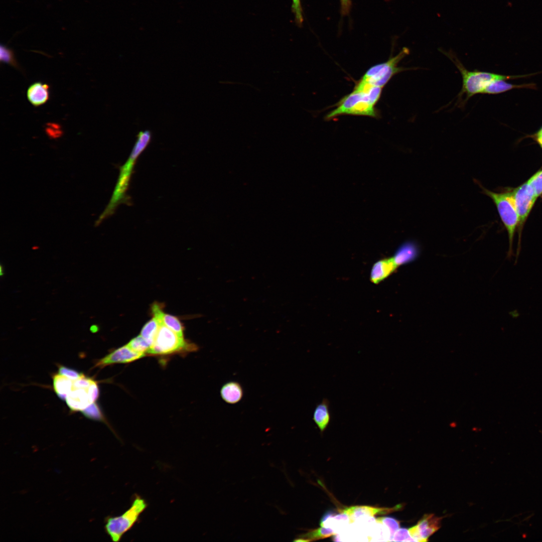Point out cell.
<instances>
[{"label":"cell","instance_id":"1","mask_svg":"<svg viewBox=\"0 0 542 542\" xmlns=\"http://www.w3.org/2000/svg\"><path fill=\"white\" fill-rule=\"evenodd\" d=\"M136 138V141L128 159L120 167L119 174L110 201L96 221V225H99L103 220L112 215L117 206L124 202L134 166L139 156L150 144L152 132L149 129L141 130L138 133Z\"/></svg>","mask_w":542,"mask_h":542},{"label":"cell","instance_id":"2","mask_svg":"<svg viewBox=\"0 0 542 542\" xmlns=\"http://www.w3.org/2000/svg\"><path fill=\"white\" fill-rule=\"evenodd\" d=\"M455 64L462 77V87L458 95V100L465 95V102L470 98L479 93H482L485 88L492 81L497 79H509L522 77V76H506L476 70L469 71L452 52H443Z\"/></svg>","mask_w":542,"mask_h":542},{"label":"cell","instance_id":"3","mask_svg":"<svg viewBox=\"0 0 542 542\" xmlns=\"http://www.w3.org/2000/svg\"><path fill=\"white\" fill-rule=\"evenodd\" d=\"M147 506L145 499L136 495L129 508L122 514L105 517L104 530L111 540L113 542L119 541L124 534L137 523Z\"/></svg>","mask_w":542,"mask_h":542},{"label":"cell","instance_id":"4","mask_svg":"<svg viewBox=\"0 0 542 542\" xmlns=\"http://www.w3.org/2000/svg\"><path fill=\"white\" fill-rule=\"evenodd\" d=\"M483 193L489 197L494 203L500 218L508 233L509 249L507 257L511 258L513 253L512 245L514 234L518 226L519 219L512 191L495 192L489 190L482 186Z\"/></svg>","mask_w":542,"mask_h":542},{"label":"cell","instance_id":"5","mask_svg":"<svg viewBox=\"0 0 542 542\" xmlns=\"http://www.w3.org/2000/svg\"><path fill=\"white\" fill-rule=\"evenodd\" d=\"M368 94L355 90L343 97L336 104V107L326 116V120H331L343 114L368 116L376 117L378 115Z\"/></svg>","mask_w":542,"mask_h":542},{"label":"cell","instance_id":"6","mask_svg":"<svg viewBox=\"0 0 542 542\" xmlns=\"http://www.w3.org/2000/svg\"><path fill=\"white\" fill-rule=\"evenodd\" d=\"M99 393L97 382L84 374L80 378L73 380L72 389L65 401L71 411H82L95 402Z\"/></svg>","mask_w":542,"mask_h":542},{"label":"cell","instance_id":"7","mask_svg":"<svg viewBox=\"0 0 542 542\" xmlns=\"http://www.w3.org/2000/svg\"><path fill=\"white\" fill-rule=\"evenodd\" d=\"M197 346L186 342L173 331L160 324L158 332L152 345L147 353L152 355H168L182 351H193Z\"/></svg>","mask_w":542,"mask_h":542},{"label":"cell","instance_id":"8","mask_svg":"<svg viewBox=\"0 0 542 542\" xmlns=\"http://www.w3.org/2000/svg\"><path fill=\"white\" fill-rule=\"evenodd\" d=\"M409 53L408 48H403L397 55L390 57L384 62L375 65L369 68L360 80L372 85L382 88L396 74L411 69L409 68L398 66L399 62L409 55Z\"/></svg>","mask_w":542,"mask_h":542},{"label":"cell","instance_id":"9","mask_svg":"<svg viewBox=\"0 0 542 542\" xmlns=\"http://www.w3.org/2000/svg\"><path fill=\"white\" fill-rule=\"evenodd\" d=\"M512 192L519 219L518 229L519 239L516 251V262L520 250V233L537 197L532 188L527 182L514 188Z\"/></svg>","mask_w":542,"mask_h":542},{"label":"cell","instance_id":"10","mask_svg":"<svg viewBox=\"0 0 542 542\" xmlns=\"http://www.w3.org/2000/svg\"><path fill=\"white\" fill-rule=\"evenodd\" d=\"M145 353L136 352L127 345L117 348L100 359L95 366L103 367L114 363L131 362L145 356Z\"/></svg>","mask_w":542,"mask_h":542},{"label":"cell","instance_id":"11","mask_svg":"<svg viewBox=\"0 0 542 542\" xmlns=\"http://www.w3.org/2000/svg\"><path fill=\"white\" fill-rule=\"evenodd\" d=\"M401 507V504L396 505L391 508H379L369 506H353L345 508L342 510V512L348 515L349 522L352 523L360 517L373 516L377 514H386L400 509Z\"/></svg>","mask_w":542,"mask_h":542},{"label":"cell","instance_id":"12","mask_svg":"<svg viewBox=\"0 0 542 542\" xmlns=\"http://www.w3.org/2000/svg\"><path fill=\"white\" fill-rule=\"evenodd\" d=\"M441 519L434 514L423 516L416 525L420 541H428V538L440 528Z\"/></svg>","mask_w":542,"mask_h":542},{"label":"cell","instance_id":"13","mask_svg":"<svg viewBox=\"0 0 542 542\" xmlns=\"http://www.w3.org/2000/svg\"><path fill=\"white\" fill-rule=\"evenodd\" d=\"M397 267L392 257L377 261L372 265L370 271V281L378 284L389 277Z\"/></svg>","mask_w":542,"mask_h":542},{"label":"cell","instance_id":"14","mask_svg":"<svg viewBox=\"0 0 542 542\" xmlns=\"http://www.w3.org/2000/svg\"><path fill=\"white\" fill-rule=\"evenodd\" d=\"M49 90L50 87L48 84L42 82H34L27 89L28 100L35 107L42 105L49 99Z\"/></svg>","mask_w":542,"mask_h":542},{"label":"cell","instance_id":"15","mask_svg":"<svg viewBox=\"0 0 542 542\" xmlns=\"http://www.w3.org/2000/svg\"><path fill=\"white\" fill-rule=\"evenodd\" d=\"M152 311L154 317L156 318L160 324L166 326L179 336L184 337L183 327L177 318L164 313L161 305L157 303L153 305Z\"/></svg>","mask_w":542,"mask_h":542},{"label":"cell","instance_id":"16","mask_svg":"<svg viewBox=\"0 0 542 542\" xmlns=\"http://www.w3.org/2000/svg\"><path fill=\"white\" fill-rule=\"evenodd\" d=\"M329 401L324 398L314 409L313 420L321 432L327 428L331 421Z\"/></svg>","mask_w":542,"mask_h":542},{"label":"cell","instance_id":"17","mask_svg":"<svg viewBox=\"0 0 542 542\" xmlns=\"http://www.w3.org/2000/svg\"><path fill=\"white\" fill-rule=\"evenodd\" d=\"M243 389L236 381H229L225 383L221 388L220 395L226 402L235 404L239 402L243 396Z\"/></svg>","mask_w":542,"mask_h":542},{"label":"cell","instance_id":"18","mask_svg":"<svg viewBox=\"0 0 542 542\" xmlns=\"http://www.w3.org/2000/svg\"><path fill=\"white\" fill-rule=\"evenodd\" d=\"M417 254V248L413 243L405 242L396 251L392 257L395 264L399 265L412 260Z\"/></svg>","mask_w":542,"mask_h":542},{"label":"cell","instance_id":"19","mask_svg":"<svg viewBox=\"0 0 542 542\" xmlns=\"http://www.w3.org/2000/svg\"><path fill=\"white\" fill-rule=\"evenodd\" d=\"M533 84L516 85L508 83L504 79H497L490 83L484 90L482 94H496L514 88H534Z\"/></svg>","mask_w":542,"mask_h":542},{"label":"cell","instance_id":"20","mask_svg":"<svg viewBox=\"0 0 542 542\" xmlns=\"http://www.w3.org/2000/svg\"><path fill=\"white\" fill-rule=\"evenodd\" d=\"M52 379L56 393L61 399L65 400L72 389L73 380L59 373L53 375Z\"/></svg>","mask_w":542,"mask_h":542},{"label":"cell","instance_id":"21","mask_svg":"<svg viewBox=\"0 0 542 542\" xmlns=\"http://www.w3.org/2000/svg\"><path fill=\"white\" fill-rule=\"evenodd\" d=\"M335 534L332 529L322 526L301 534L295 541H310L325 538Z\"/></svg>","mask_w":542,"mask_h":542},{"label":"cell","instance_id":"22","mask_svg":"<svg viewBox=\"0 0 542 542\" xmlns=\"http://www.w3.org/2000/svg\"><path fill=\"white\" fill-rule=\"evenodd\" d=\"M160 326V323L156 318L154 317L144 326L141 330L140 335L149 343L151 346L155 341Z\"/></svg>","mask_w":542,"mask_h":542},{"label":"cell","instance_id":"23","mask_svg":"<svg viewBox=\"0 0 542 542\" xmlns=\"http://www.w3.org/2000/svg\"><path fill=\"white\" fill-rule=\"evenodd\" d=\"M1 62L20 70L21 67L18 63L13 50L3 44L0 47Z\"/></svg>","mask_w":542,"mask_h":542},{"label":"cell","instance_id":"24","mask_svg":"<svg viewBox=\"0 0 542 542\" xmlns=\"http://www.w3.org/2000/svg\"><path fill=\"white\" fill-rule=\"evenodd\" d=\"M81 412L88 419L101 422L105 421L100 408L95 402L88 406Z\"/></svg>","mask_w":542,"mask_h":542},{"label":"cell","instance_id":"25","mask_svg":"<svg viewBox=\"0 0 542 542\" xmlns=\"http://www.w3.org/2000/svg\"><path fill=\"white\" fill-rule=\"evenodd\" d=\"M126 345L132 350L142 353H147L151 347L149 343L140 335L132 339Z\"/></svg>","mask_w":542,"mask_h":542},{"label":"cell","instance_id":"26","mask_svg":"<svg viewBox=\"0 0 542 542\" xmlns=\"http://www.w3.org/2000/svg\"><path fill=\"white\" fill-rule=\"evenodd\" d=\"M526 182L532 188L537 198L542 195V169L535 172Z\"/></svg>","mask_w":542,"mask_h":542},{"label":"cell","instance_id":"27","mask_svg":"<svg viewBox=\"0 0 542 542\" xmlns=\"http://www.w3.org/2000/svg\"><path fill=\"white\" fill-rule=\"evenodd\" d=\"M377 522L385 525L389 530L390 541H392L393 537L395 532L399 528V522L394 518L391 517H379L376 519Z\"/></svg>","mask_w":542,"mask_h":542},{"label":"cell","instance_id":"28","mask_svg":"<svg viewBox=\"0 0 542 542\" xmlns=\"http://www.w3.org/2000/svg\"><path fill=\"white\" fill-rule=\"evenodd\" d=\"M292 1V9L294 14L295 21L298 25L301 26L303 22V17L300 0Z\"/></svg>","mask_w":542,"mask_h":542},{"label":"cell","instance_id":"29","mask_svg":"<svg viewBox=\"0 0 542 542\" xmlns=\"http://www.w3.org/2000/svg\"><path fill=\"white\" fill-rule=\"evenodd\" d=\"M58 373L63 375L69 378L75 380L78 379L84 375L76 370L66 367L63 365H60L58 368Z\"/></svg>","mask_w":542,"mask_h":542},{"label":"cell","instance_id":"30","mask_svg":"<svg viewBox=\"0 0 542 542\" xmlns=\"http://www.w3.org/2000/svg\"><path fill=\"white\" fill-rule=\"evenodd\" d=\"M392 541H415L409 532V529L401 528L398 529L394 534Z\"/></svg>","mask_w":542,"mask_h":542},{"label":"cell","instance_id":"31","mask_svg":"<svg viewBox=\"0 0 542 542\" xmlns=\"http://www.w3.org/2000/svg\"><path fill=\"white\" fill-rule=\"evenodd\" d=\"M341 10L343 14L346 15L349 12L350 8L351 2L350 0H341Z\"/></svg>","mask_w":542,"mask_h":542},{"label":"cell","instance_id":"32","mask_svg":"<svg viewBox=\"0 0 542 542\" xmlns=\"http://www.w3.org/2000/svg\"><path fill=\"white\" fill-rule=\"evenodd\" d=\"M532 137L537 142L542 149V127Z\"/></svg>","mask_w":542,"mask_h":542},{"label":"cell","instance_id":"33","mask_svg":"<svg viewBox=\"0 0 542 542\" xmlns=\"http://www.w3.org/2000/svg\"><path fill=\"white\" fill-rule=\"evenodd\" d=\"M90 331H91L92 332H93V333H95V332H97V331H98V326H97V325H92V326H91L90 327Z\"/></svg>","mask_w":542,"mask_h":542},{"label":"cell","instance_id":"34","mask_svg":"<svg viewBox=\"0 0 542 542\" xmlns=\"http://www.w3.org/2000/svg\"><path fill=\"white\" fill-rule=\"evenodd\" d=\"M3 268H2V266H1V276L3 275Z\"/></svg>","mask_w":542,"mask_h":542}]
</instances>
